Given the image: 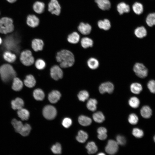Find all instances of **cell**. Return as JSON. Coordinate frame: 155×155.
Segmentation results:
<instances>
[{
	"label": "cell",
	"instance_id": "cell-52",
	"mask_svg": "<svg viewBox=\"0 0 155 155\" xmlns=\"http://www.w3.org/2000/svg\"><path fill=\"white\" fill-rule=\"evenodd\" d=\"M2 42V40L1 38V37H0V44H1Z\"/></svg>",
	"mask_w": 155,
	"mask_h": 155
},
{
	"label": "cell",
	"instance_id": "cell-7",
	"mask_svg": "<svg viewBox=\"0 0 155 155\" xmlns=\"http://www.w3.org/2000/svg\"><path fill=\"white\" fill-rule=\"evenodd\" d=\"M57 112L56 108L53 106L48 105L44 108L42 114L46 119L51 120L54 119L56 116Z\"/></svg>",
	"mask_w": 155,
	"mask_h": 155
},
{
	"label": "cell",
	"instance_id": "cell-30",
	"mask_svg": "<svg viewBox=\"0 0 155 155\" xmlns=\"http://www.w3.org/2000/svg\"><path fill=\"white\" fill-rule=\"evenodd\" d=\"M98 25L100 29L105 30H108L111 27L110 22L107 19L99 21L98 22Z\"/></svg>",
	"mask_w": 155,
	"mask_h": 155
},
{
	"label": "cell",
	"instance_id": "cell-4",
	"mask_svg": "<svg viewBox=\"0 0 155 155\" xmlns=\"http://www.w3.org/2000/svg\"><path fill=\"white\" fill-rule=\"evenodd\" d=\"M20 60L22 63L26 66H30L34 62V59L32 53L29 50H25L21 53Z\"/></svg>",
	"mask_w": 155,
	"mask_h": 155
},
{
	"label": "cell",
	"instance_id": "cell-26",
	"mask_svg": "<svg viewBox=\"0 0 155 155\" xmlns=\"http://www.w3.org/2000/svg\"><path fill=\"white\" fill-rule=\"evenodd\" d=\"M33 95L34 98L37 100H42L45 97V94L43 91L39 88L34 90Z\"/></svg>",
	"mask_w": 155,
	"mask_h": 155
},
{
	"label": "cell",
	"instance_id": "cell-37",
	"mask_svg": "<svg viewBox=\"0 0 155 155\" xmlns=\"http://www.w3.org/2000/svg\"><path fill=\"white\" fill-rule=\"evenodd\" d=\"M93 120L96 123H101L105 120V117L103 113L100 111H98L94 113L92 116Z\"/></svg>",
	"mask_w": 155,
	"mask_h": 155
},
{
	"label": "cell",
	"instance_id": "cell-22",
	"mask_svg": "<svg viewBox=\"0 0 155 155\" xmlns=\"http://www.w3.org/2000/svg\"><path fill=\"white\" fill-rule=\"evenodd\" d=\"M45 8V4L43 2L37 1L35 2L33 5L34 11L36 13L41 14L43 13Z\"/></svg>",
	"mask_w": 155,
	"mask_h": 155
},
{
	"label": "cell",
	"instance_id": "cell-35",
	"mask_svg": "<svg viewBox=\"0 0 155 155\" xmlns=\"http://www.w3.org/2000/svg\"><path fill=\"white\" fill-rule=\"evenodd\" d=\"M3 57L5 61L9 63L13 62L16 59V55L8 51H6L4 53Z\"/></svg>",
	"mask_w": 155,
	"mask_h": 155
},
{
	"label": "cell",
	"instance_id": "cell-17",
	"mask_svg": "<svg viewBox=\"0 0 155 155\" xmlns=\"http://www.w3.org/2000/svg\"><path fill=\"white\" fill-rule=\"evenodd\" d=\"M17 114L18 117L23 121L28 120L30 115L29 111L27 109L24 108L17 110Z\"/></svg>",
	"mask_w": 155,
	"mask_h": 155
},
{
	"label": "cell",
	"instance_id": "cell-51",
	"mask_svg": "<svg viewBox=\"0 0 155 155\" xmlns=\"http://www.w3.org/2000/svg\"><path fill=\"white\" fill-rule=\"evenodd\" d=\"M9 3L13 4L15 3L17 0H5Z\"/></svg>",
	"mask_w": 155,
	"mask_h": 155
},
{
	"label": "cell",
	"instance_id": "cell-10",
	"mask_svg": "<svg viewBox=\"0 0 155 155\" xmlns=\"http://www.w3.org/2000/svg\"><path fill=\"white\" fill-rule=\"evenodd\" d=\"M118 149V144L115 141L113 140L108 141L106 146L105 150L108 154L113 155L115 154L117 152Z\"/></svg>",
	"mask_w": 155,
	"mask_h": 155
},
{
	"label": "cell",
	"instance_id": "cell-2",
	"mask_svg": "<svg viewBox=\"0 0 155 155\" xmlns=\"http://www.w3.org/2000/svg\"><path fill=\"white\" fill-rule=\"evenodd\" d=\"M0 74L2 80L6 82L13 79L16 75L13 67L7 64H4L0 67Z\"/></svg>",
	"mask_w": 155,
	"mask_h": 155
},
{
	"label": "cell",
	"instance_id": "cell-50",
	"mask_svg": "<svg viewBox=\"0 0 155 155\" xmlns=\"http://www.w3.org/2000/svg\"><path fill=\"white\" fill-rule=\"evenodd\" d=\"M116 142L119 145H124L126 143V140L124 136L118 135L117 136L116 138Z\"/></svg>",
	"mask_w": 155,
	"mask_h": 155
},
{
	"label": "cell",
	"instance_id": "cell-13",
	"mask_svg": "<svg viewBox=\"0 0 155 155\" xmlns=\"http://www.w3.org/2000/svg\"><path fill=\"white\" fill-rule=\"evenodd\" d=\"M12 109L14 110H18L23 108L24 102L23 100L19 97H17L11 100L10 102Z\"/></svg>",
	"mask_w": 155,
	"mask_h": 155
},
{
	"label": "cell",
	"instance_id": "cell-38",
	"mask_svg": "<svg viewBox=\"0 0 155 155\" xmlns=\"http://www.w3.org/2000/svg\"><path fill=\"white\" fill-rule=\"evenodd\" d=\"M97 132L98 133V137L99 140H104L106 138L107 131L106 128L103 127H100L97 129Z\"/></svg>",
	"mask_w": 155,
	"mask_h": 155
},
{
	"label": "cell",
	"instance_id": "cell-39",
	"mask_svg": "<svg viewBox=\"0 0 155 155\" xmlns=\"http://www.w3.org/2000/svg\"><path fill=\"white\" fill-rule=\"evenodd\" d=\"M31 129V127L30 125L26 123L24 125L19 134L22 136H27L29 134Z\"/></svg>",
	"mask_w": 155,
	"mask_h": 155
},
{
	"label": "cell",
	"instance_id": "cell-21",
	"mask_svg": "<svg viewBox=\"0 0 155 155\" xmlns=\"http://www.w3.org/2000/svg\"><path fill=\"white\" fill-rule=\"evenodd\" d=\"M23 84L22 81L18 78L15 77L12 86V89L16 91L21 90L23 88Z\"/></svg>",
	"mask_w": 155,
	"mask_h": 155
},
{
	"label": "cell",
	"instance_id": "cell-47",
	"mask_svg": "<svg viewBox=\"0 0 155 155\" xmlns=\"http://www.w3.org/2000/svg\"><path fill=\"white\" fill-rule=\"evenodd\" d=\"M128 121L129 123L131 124L135 125L138 123V118L136 114L132 113L130 114L129 116Z\"/></svg>",
	"mask_w": 155,
	"mask_h": 155
},
{
	"label": "cell",
	"instance_id": "cell-9",
	"mask_svg": "<svg viewBox=\"0 0 155 155\" xmlns=\"http://www.w3.org/2000/svg\"><path fill=\"white\" fill-rule=\"evenodd\" d=\"M48 9L51 14L58 16L61 12V7L57 0H51L48 4Z\"/></svg>",
	"mask_w": 155,
	"mask_h": 155
},
{
	"label": "cell",
	"instance_id": "cell-24",
	"mask_svg": "<svg viewBox=\"0 0 155 155\" xmlns=\"http://www.w3.org/2000/svg\"><path fill=\"white\" fill-rule=\"evenodd\" d=\"M117 10L119 13L121 15L125 13H128L130 10L129 6L124 2L119 3L117 6Z\"/></svg>",
	"mask_w": 155,
	"mask_h": 155
},
{
	"label": "cell",
	"instance_id": "cell-12",
	"mask_svg": "<svg viewBox=\"0 0 155 155\" xmlns=\"http://www.w3.org/2000/svg\"><path fill=\"white\" fill-rule=\"evenodd\" d=\"M26 23L29 27L34 28L37 26L39 23V18L35 15L30 14L26 17Z\"/></svg>",
	"mask_w": 155,
	"mask_h": 155
},
{
	"label": "cell",
	"instance_id": "cell-40",
	"mask_svg": "<svg viewBox=\"0 0 155 155\" xmlns=\"http://www.w3.org/2000/svg\"><path fill=\"white\" fill-rule=\"evenodd\" d=\"M132 9L134 12L137 15L141 14L143 11L142 5L138 2H135L132 6Z\"/></svg>",
	"mask_w": 155,
	"mask_h": 155
},
{
	"label": "cell",
	"instance_id": "cell-28",
	"mask_svg": "<svg viewBox=\"0 0 155 155\" xmlns=\"http://www.w3.org/2000/svg\"><path fill=\"white\" fill-rule=\"evenodd\" d=\"M87 64L90 69L94 70L98 67L99 64L98 61L97 59L94 57H91L88 60Z\"/></svg>",
	"mask_w": 155,
	"mask_h": 155
},
{
	"label": "cell",
	"instance_id": "cell-53",
	"mask_svg": "<svg viewBox=\"0 0 155 155\" xmlns=\"http://www.w3.org/2000/svg\"><path fill=\"white\" fill-rule=\"evenodd\" d=\"M98 155H105V154L103 153H100L98 154Z\"/></svg>",
	"mask_w": 155,
	"mask_h": 155
},
{
	"label": "cell",
	"instance_id": "cell-33",
	"mask_svg": "<svg viewBox=\"0 0 155 155\" xmlns=\"http://www.w3.org/2000/svg\"><path fill=\"white\" fill-rule=\"evenodd\" d=\"M86 148L87 150L88 153L89 154L95 153L98 150V148L95 143L93 142H88L87 144Z\"/></svg>",
	"mask_w": 155,
	"mask_h": 155
},
{
	"label": "cell",
	"instance_id": "cell-54",
	"mask_svg": "<svg viewBox=\"0 0 155 155\" xmlns=\"http://www.w3.org/2000/svg\"><path fill=\"white\" fill-rule=\"evenodd\" d=\"M154 142H155V135L154 137Z\"/></svg>",
	"mask_w": 155,
	"mask_h": 155
},
{
	"label": "cell",
	"instance_id": "cell-44",
	"mask_svg": "<svg viewBox=\"0 0 155 155\" xmlns=\"http://www.w3.org/2000/svg\"><path fill=\"white\" fill-rule=\"evenodd\" d=\"M35 65L37 69L41 70L44 69L45 67L46 63L43 59H38L36 61Z\"/></svg>",
	"mask_w": 155,
	"mask_h": 155
},
{
	"label": "cell",
	"instance_id": "cell-49",
	"mask_svg": "<svg viewBox=\"0 0 155 155\" xmlns=\"http://www.w3.org/2000/svg\"><path fill=\"white\" fill-rule=\"evenodd\" d=\"M72 123V121L69 118H65L63 120L62 124L64 127L68 128L71 126Z\"/></svg>",
	"mask_w": 155,
	"mask_h": 155
},
{
	"label": "cell",
	"instance_id": "cell-19",
	"mask_svg": "<svg viewBox=\"0 0 155 155\" xmlns=\"http://www.w3.org/2000/svg\"><path fill=\"white\" fill-rule=\"evenodd\" d=\"M11 124L15 132L18 133H19L24 125L21 121L16 118H13L12 119Z\"/></svg>",
	"mask_w": 155,
	"mask_h": 155
},
{
	"label": "cell",
	"instance_id": "cell-18",
	"mask_svg": "<svg viewBox=\"0 0 155 155\" xmlns=\"http://www.w3.org/2000/svg\"><path fill=\"white\" fill-rule=\"evenodd\" d=\"M24 85L29 88H32L36 85V81L34 77L32 75H27L24 81Z\"/></svg>",
	"mask_w": 155,
	"mask_h": 155
},
{
	"label": "cell",
	"instance_id": "cell-15",
	"mask_svg": "<svg viewBox=\"0 0 155 155\" xmlns=\"http://www.w3.org/2000/svg\"><path fill=\"white\" fill-rule=\"evenodd\" d=\"M61 96V94L59 91L57 90H53L49 94L48 98L50 102L55 103L60 99Z\"/></svg>",
	"mask_w": 155,
	"mask_h": 155
},
{
	"label": "cell",
	"instance_id": "cell-29",
	"mask_svg": "<svg viewBox=\"0 0 155 155\" xmlns=\"http://www.w3.org/2000/svg\"><path fill=\"white\" fill-rule=\"evenodd\" d=\"M81 44L83 48L87 49L92 46L93 42L91 39L87 37H84L81 39Z\"/></svg>",
	"mask_w": 155,
	"mask_h": 155
},
{
	"label": "cell",
	"instance_id": "cell-5",
	"mask_svg": "<svg viewBox=\"0 0 155 155\" xmlns=\"http://www.w3.org/2000/svg\"><path fill=\"white\" fill-rule=\"evenodd\" d=\"M4 44L7 49L15 52H18L19 47L18 42L13 37H7L4 40Z\"/></svg>",
	"mask_w": 155,
	"mask_h": 155
},
{
	"label": "cell",
	"instance_id": "cell-42",
	"mask_svg": "<svg viewBox=\"0 0 155 155\" xmlns=\"http://www.w3.org/2000/svg\"><path fill=\"white\" fill-rule=\"evenodd\" d=\"M89 96V94L88 91L85 90H83L79 92L78 97L80 101L84 102L88 98Z\"/></svg>",
	"mask_w": 155,
	"mask_h": 155
},
{
	"label": "cell",
	"instance_id": "cell-36",
	"mask_svg": "<svg viewBox=\"0 0 155 155\" xmlns=\"http://www.w3.org/2000/svg\"><path fill=\"white\" fill-rule=\"evenodd\" d=\"M97 101L96 99L90 98L87 102L86 106L88 110L92 111H94L97 108Z\"/></svg>",
	"mask_w": 155,
	"mask_h": 155
},
{
	"label": "cell",
	"instance_id": "cell-11",
	"mask_svg": "<svg viewBox=\"0 0 155 155\" xmlns=\"http://www.w3.org/2000/svg\"><path fill=\"white\" fill-rule=\"evenodd\" d=\"M114 88L113 84L109 82H104L101 84L99 87V90L101 94H104L105 92L109 94L112 93Z\"/></svg>",
	"mask_w": 155,
	"mask_h": 155
},
{
	"label": "cell",
	"instance_id": "cell-16",
	"mask_svg": "<svg viewBox=\"0 0 155 155\" xmlns=\"http://www.w3.org/2000/svg\"><path fill=\"white\" fill-rule=\"evenodd\" d=\"M92 30L91 26L88 24L81 22L78 27V30L82 34L86 35L89 34Z\"/></svg>",
	"mask_w": 155,
	"mask_h": 155
},
{
	"label": "cell",
	"instance_id": "cell-8",
	"mask_svg": "<svg viewBox=\"0 0 155 155\" xmlns=\"http://www.w3.org/2000/svg\"><path fill=\"white\" fill-rule=\"evenodd\" d=\"M50 75L52 79L57 81L62 78L63 73L60 66L55 65L53 66L50 69Z\"/></svg>",
	"mask_w": 155,
	"mask_h": 155
},
{
	"label": "cell",
	"instance_id": "cell-32",
	"mask_svg": "<svg viewBox=\"0 0 155 155\" xmlns=\"http://www.w3.org/2000/svg\"><path fill=\"white\" fill-rule=\"evenodd\" d=\"M79 123L84 126L90 125L92 123V120L90 117L83 115L80 116L78 119Z\"/></svg>",
	"mask_w": 155,
	"mask_h": 155
},
{
	"label": "cell",
	"instance_id": "cell-14",
	"mask_svg": "<svg viewBox=\"0 0 155 155\" xmlns=\"http://www.w3.org/2000/svg\"><path fill=\"white\" fill-rule=\"evenodd\" d=\"M44 46L43 41L39 38L34 39L31 42V46L33 50L36 52L42 51Z\"/></svg>",
	"mask_w": 155,
	"mask_h": 155
},
{
	"label": "cell",
	"instance_id": "cell-23",
	"mask_svg": "<svg viewBox=\"0 0 155 155\" xmlns=\"http://www.w3.org/2000/svg\"><path fill=\"white\" fill-rule=\"evenodd\" d=\"M142 116L144 118H149L152 116V111L151 108L148 106H144L142 107L140 110Z\"/></svg>",
	"mask_w": 155,
	"mask_h": 155
},
{
	"label": "cell",
	"instance_id": "cell-48",
	"mask_svg": "<svg viewBox=\"0 0 155 155\" xmlns=\"http://www.w3.org/2000/svg\"><path fill=\"white\" fill-rule=\"evenodd\" d=\"M147 87L150 91L152 93H155V81L151 80L147 84Z\"/></svg>",
	"mask_w": 155,
	"mask_h": 155
},
{
	"label": "cell",
	"instance_id": "cell-46",
	"mask_svg": "<svg viewBox=\"0 0 155 155\" xmlns=\"http://www.w3.org/2000/svg\"><path fill=\"white\" fill-rule=\"evenodd\" d=\"M51 150L52 152L55 154H60L61 153V147L60 144L57 143L52 146Z\"/></svg>",
	"mask_w": 155,
	"mask_h": 155
},
{
	"label": "cell",
	"instance_id": "cell-25",
	"mask_svg": "<svg viewBox=\"0 0 155 155\" xmlns=\"http://www.w3.org/2000/svg\"><path fill=\"white\" fill-rule=\"evenodd\" d=\"M80 40V36L76 32H73L69 34L67 37V41L71 44H75L78 43Z\"/></svg>",
	"mask_w": 155,
	"mask_h": 155
},
{
	"label": "cell",
	"instance_id": "cell-1",
	"mask_svg": "<svg viewBox=\"0 0 155 155\" xmlns=\"http://www.w3.org/2000/svg\"><path fill=\"white\" fill-rule=\"evenodd\" d=\"M56 59L61 68H67L73 65L75 59L73 54L69 50L63 49L58 52Z\"/></svg>",
	"mask_w": 155,
	"mask_h": 155
},
{
	"label": "cell",
	"instance_id": "cell-31",
	"mask_svg": "<svg viewBox=\"0 0 155 155\" xmlns=\"http://www.w3.org/2000/svg\"><path fill=\"white\" fill-rule=\"evenodd\" d=\"M130 89L132 93L135 94H138L142 90V87L140 84L135 82L132 83L131 85Z\"/></svg>",
	"mask_w": 155,
	"mask_h": 155
},
{
	"label": "cell",
	"instance_id": "cell-6",
	"mask_svg": "<svg viewBox=\"0 0 155 155\" xmlns=\"http://www.w3.org/2000/svg\"><path fill=\"white\" fill-rule=\"evenodd\" d=\"M133 70L137 76L140 78H144L148 75V70L142 63H135L133 66Z\"/></svg>",
	"mask_w": 155,
	"mask_h": 155
},
{
	"label": "cell",
	"instance_id": "cell-20",
	"mask_svg": "<svg viewBox=\"0 0 155 155\" xmlns=\"http://www.w3.org/2000/svg\"><path fill=\"white\" fill-rule=\"evenodd\" d=\"M98 7L101 9L105 10L109 9L111 3L109 0H95Z\"/></svg>",
	"mask_w": 155,
	"mask_h": 155
},
{
	"label": "cell",
	"instance_id": "cell-55",
	"mask_svg": "<svg viewBox=\"0 0 155 155\" xmlns=\"http://www.w3.org/2000/svg\"><path fill=\"white\" fill-rule=\"evenodd\" d=\"M0 15H1V12H0Z\"/></svg>",
	"mask_w": 155,
	"mask_h": 155
},
{
	"label": "cell",
	"instance_id": "cell-45",
	"mask_svg": "<svg viewBox=\"0 0 155 155\" xmlns=\"http://www.w3.org/2000/svg\"><path fill=\"white\" fill-rule=\"evenodd\" d=\"M132 134L134 137L137 138L142 137L144 135V132L142 130L137 128L133 129Z\"/></svg>",
	"mask_w": 155,
	"mask_h": 155
},
{
	"label": "cell",
	"instance_id": "cell-3",
	"mask_svg": "<svg viewBox=\"0 0 155 155\" xmlns=\"http://www.w3.org/2000/svg\"><path fill=\"white\" fill-rule=\"evenodd\" d=\"M15 28L13 19L11 18L4 16L0 18V33L7 34L12 32Z\"/></svg>",
	"mask_w": 155,
	"mask_h": 155
},
{
	"label": "cell",
	"instance_id": "cell-43",
	"mask_svg": "<svg viewBox=\"0 0 155 155\" xmlns=\"http://www.w3.org/2000/svg\"><path fill=\"white\" fill-rule=\"evenodd\" d=\"M129 105L132 108H136L138 107L140 101L138 98L136 97H132L130 98L129 100Z\"/></svg>",
	"mask_w": 155,
	"mask_h": 155
},
{
	"label": "cell",
	"instance_id": "cell-27",
	"mask_svg": "<svg viewBox=\"0 0 155 155\" xmlns=\"http://www.w3.org/2000/svg\"><path fill=\"white\" fill-rule=\"evenodd\" d=\"M134 34L136 36L139 38H142L146 36L147 34V32L144 26L137 28L134 31Z\"/></svg>",
	"mask_w": 155,
	"mask_h": 155
},
{
	"label": "cell",
	"instance_id": "cell-41",
	"mask_svg": "<svg viewBox=\"0 0 155 155\" xmlns=\"http://www.w3.org/2000/svg\"><path fill=\"white\" fill-rule=\"evenodd\" d=\"M146 22L149 26L152 27L155 25V13L149 14L146 18Z\"/></svg>",
	"mask_w": 155,
	"mask_h": 155
},
{
	"label": "cell",
	"instance_id": "cell-34",
	"mask_svg": "<svg viewBox=\"0 0 155 155\" xmlns=\"http://www.w3.org/2000/svg\"><path fill=\"white\" fill-rule=\"evenodd\" d=\"M88 137V134L86 132L81 130L78 132L76 139L78 142L84 143L87 140Z\"/></svg>",
	"mask_w": 155,
	"mask_h": 155
}]
</instances>
